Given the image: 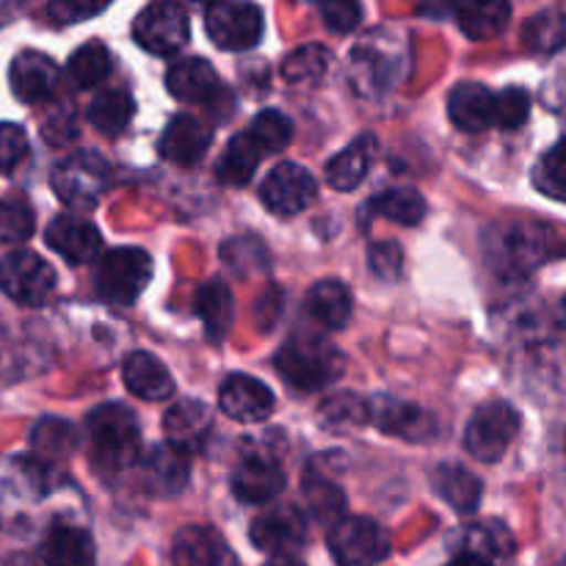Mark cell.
<instances>
[{
	"label": "cell",
	"mask_w": 566,
	"mask_h": 566,
	"mask_svg": "<svg viewBox=\"0 0 566 566\" xmlns=\"http://www.w3.org/2000/svg\"><path fill=\"white\" fill-rule=\"evenodd\" d=\"M86 440L92 468L103 479L125 473L142 462V431L136 415L122 403H103L86 418Z\"/></svg>",
	"instance_id": "6da1fadb"
},
{
	"label": "cell",
	"mask_w": 566,
	"mask_h": 566,
	"mask_svg": "<svg viewBox=\"0 0 566 566\" xmlns=\"http://www.w3.org/2000/svg\"><path fill=\"white\" fill-rule=\"evenodd\" d=\"M274 365L287 385L304 392H315L340 379L343 370H346V357L324 335L296 332L280 348Z\"/></svg>",
	"instance_id": "7a4b0ae2"
},
{
	"label": "cell",
	"mask_w": 566,
	"mask_h": 566,
	"mask_svg": "<svg viewBox=\"0 0 566 566\" xmlns=\"http://www.w3.org/2000/svg\"><path fill=\"white\" fill-rule=\"evenodd\" d=\"M111 175L114 171L103 155L81 149V153L70 155L55 166L53 175H50V186H53L55 197L70 208L92 210L97 208L99 197L108 191Z\"/></svg>",
	"instance_id": "3957f363"
},
{
	"label": "cell",
	"mask_w": 566,
	"mask_h": 566,
	"mask_svg": "<svg viewBox=\"0 0 566 566\" xmlns=\"http://www.w3.org/2000/svg\"><path fill=\"white\" fill-rule=\"evenodd\" d=\"M153 280V260L144 249L119 247L105 252L94 269V287L105 302L133 304Z\"/></svg>",
	"instance_id": "277c9868"
},
{
	"label": "cell",
	"mask_w": 566,
	"mask_h": 566,
	"mask_svg": "<svg viewBox=\"0 0 566 566\" xmlns=\"http://www.w3.org/2000/svg\"><path fill=\"white\" fill-rule=\"evenodd\" d=\"M486 254L497 274L520 280L547 258V235L542 227L534 224L495 227L486 241Z\"/></svg>",
	"instance_id": "5b68a950"
},
{
	"label": "cell",
	"mask_w": 566,
	"mask_h": 566,
	"mask_svg": "<svg viewBox=\"0 0 566 566\" xmlns=\"http://www.w3.org/2000/svg\"><path fill=\"white\" fill-rule=\"evenodd\" d=\"M520 431V412L506 401H490L470 418L464 431V448L484 464H495L506 457L509 446Z\"/></svg>",
	"instance_id": "8992f818"
},
{
	"label": "cell",
	"mask_w": 566,
	"mask_h": 566,
	"mask_svg": "<svg viewBox=\"0 0 566 566\" xmlns=\"http://www.w3.org/2000/svg\"><path fill=\"white\" fill-rule=\"evenodd\" d=\"M0 291L17 304L39 307L55 291V271L36 252L17 249L0 260Z\"/></svg>",
	"instance_id": "52a82bcc"
},
{
	"label": "cell",
	"mask_w": 566,
	"mask_h": 566,
	"mask_svg": "<svg viewBox=\"0 0 566 566\" xmlns=\"http://www.w3.org/2000/svg\"><path fill=\"white\" fill-rule=\"evenodd\" d=\"M329 551L337 566H376L390 556V536L368 517H346L332 525Z\"/></svg>",
	"instance_id": "ba28073f"
},
{
	"label": "cell",
	"mask_w": 566,
	"mask_h": 566,
	"mask_svg": "<svg viewBox=\"0 0 566 566\" xmlns=\"http://www.w3.org/2000/svg\"><path fill=\"white\" fill-rule=\"evenodd\" d=\"M285 490V470L269 446H247L232 470V492L249 506H263Z\"/></svg>",
	"instance_id": "9c48e42d"
},
{
	"label": "cell",
	"mask_w": 566,
	"mask_h": 566,
	"mask_svg": "<svg viewBox=\"0 0 566 566\" xmlns=\"http://www.w3.org/2000/svg\"><path fill=\"white\" fill-rule=\"evenodd\" d=\"M191 36L188 11L177 3H153L133 22V39L153 55H175Z\"/></svg>",
	"instance_id": "30bf717a"
},
{
	"label": "cell",
	"mask_w": 566,
	"mask_h": 566,
	"mask_svg": "<svg viewBox=\"0 0 566 566\" xmlns=\"http://www.w3.org/2000/svg\"><path fill=\"white\" fill-rule=\"evenodd\" d=\"M249 539L258 551L271 553L274 558H293V553L307 545V520L293 506L269 509L254 517Z\"/></svg>",
	"instance_id": "8fae6325"
},
{
	"label": "cell",
	"mask_w": 566,
	"mask_h": 566,
	"mask_svg": "<svg viewBox=\"0 0 566 566\" xmlns=\"http://www.w3.org/2000/svg\"><path fill=\"white\" fill-rule=\"evenodd\" d=\"M205 28L221 50H252L263 36V11L254 3H213Z\"/></svg>",
	"instance_id": "7c38bea8"
},
{
	"label": "cell",
	"mask_w": 566,
	"mask_h": 566,
	"mask_svg": "<svg viewBox=\"0 0 566 566\" xmlns=\"http://www.w3.org/2000/svg\"><path fill=\"white\" fill-rule=\"evenodd\" d=\"M318 197V182L304 166L280 164L269 171L260 199L274 216H296L313 205Z\"/></svg>",
	"instance_id": "4fadbf2b"
},
{
	"label": "cell",
	"mask_w": 566,
	"mask_h": 566,
	"mask_svg": "<svg viewBox=\"0 0 566 566\" xmlns=\"http://www.w3.org/2000/svg\"><path fill=\"white\" fill-rule=\"evenodd\" d=\"M370 423L376 429H381L390 437H401L409 442H429L434 440L440 426H437L434 415H429L426 409L415 407V403L398 401L390 396H376L368 403Z\"/></svg>",
	"instance_id": "5bb4252c"
},
{
	"label": "cell",
	"mask_w": 566,
	"mask_h": 566,
	"mask_svg": "<svg viewBox=\"0 0 566 566\" xmlns=\"http://www.w3.org/2000/svg\"><path fill=\"white\" fill-rule=\"evenodd\" d=\"M219 407L238 423H263L274 412V392L249 374H232L221 381Z\"/></svg>",
	"instance_id": "9a60e30c"
},
{
	"label": "cell",
	"mask_w": 566,
	"mask_h": 566,
	"mask_svg": "<svg viewBox=\"0 0 566 566\" xmlns=\"http://www.w3.org/2000/svg\"><path fill=\"white\" fill-rule=\"evenodd\" d=\"M210 431H213V412L208 403L193 401V398L177 401L164 418L166 446L175 448L182 457H193L202 451Z\"/></svg>",
	"instance_id": "2e32d148"
},
{
	"label": "cell",
	"mask_w": 566,
	"mask_h": 566,
	"mask_svg": "<svg viewBox=\"0 0 566 566\" xmlns=\"http://www.w3.org/2000/svg\"><path fill=\"white\" fill-rule=\"evenodd\" d=\"M175 566H241L232 547L219 531L208 525H186L171 542Z\"/></svg>",
	"instance_id": "e0dca14e"
},
{
	"label": "cell",
	"mask_w": 566,
	"mask_h": 566,
	"mask_svg": "<svg viewBox=\"0 0 566 566\" xmlns=\"http://www.w3.org/2000/svg\"><path fill=\"white\" fill-rule=\"evenodd\" d=\"M59 66L39 50H22L9 66L11 92L22 103H44L59 88Z\"/></svg>",
	"instance_id": "ac0fdd59"
},
{
	"label": "cell",
	"mask_w": 566,
	"mask_h": 566,
	"mask_svg": "<svg viewBox=\"0 0 566 566\" xmlns=\"http://www.w3.org/2000/svg\"><path fill=\"white\" fill-rule=\"evenodd\" d=\"M44 241L55 254L72 265H86L97 258L103 238H99L97 227L88 221L75 219V216H55L44 230Z\"/></svg>",
	"instance_id": "d6986e66"
},
{
	"label": "cell",
	"mask_w": 566,
	"mask_h": 566,
	"mask_svg": "<svg viewBox=\"0 0 566 566\" xmlns=\"http://www.w3.org/2000/svg\"><path fill=\"white\" fill-rule=\"evenodd\" d=\"M210 142H213V136H210L208 125H202L197 116L180 114L166 125L158 149L169 164L193 166L205 158Z\"/></svg>",
	"instance_id": "ffe728a7"
},
{
	"label": "cell",
	"mask_w": 566,
	"mask_h": 566,
	"mask_svg": "<svg viewBox=\"0 0 566 566\" xmlns=\"http://www.w3.org/2000/svg\"><path fill=\"white\" fill-rule=\"evenodd\" d=\"M448 116L464 133L495 127V94L481 83H459L448 97Z\"/></svg>",
	"instance_id": "44dd1931"
},
{
	"label": "cell",
	"mask_w": 566,
	"mask_h": 566,
	"mask_svg": "<svg viewBox=\"0 0 566 566\" xmlns=\"http://www.w3.org/2000/svg\"><path fill=\"white\" fill-rule=\"evenodd\" d=\"M219 75L205 59H177L166 72V88L180 103H208L219 94Z\"/></svg>",
	"instance_id": "7402d4cb"
},
{
	"label": "cell",
	"mask_w": 566,
	"mask_h": 566,
	"mask_svg": "<svg viewBox=\"0 0 566 566\" xmlns=\"http://www.w3.org/2000/svg\"><path fill=\"white\" fill-rule=\"evenodd\" d=\"M398 55L385 53V48L374 42V36L365 39L352 55V83L359 94H376L390 88L396 77Z\"/></svg>",
	"instance_id": "603a6c76"
},
{
	"label": "cell",
	"mask_w": 566,
	"mask_h": 566,
	"mask_svg": "<svg viewBox=\"0 0 566 566\" xmlns=\"http://www.w3.org/2000/svg\"><path fill=\"white\" fill-rule=\"evenodd\" d=\"M122 379H125L127 390L142 401H166L175 392V381H171L166 365L147 352H136L125 359Z\"/></svg>",
	"instance_id": "cb8c5ba5"
},
{
	"label": "cell",
	"mask_w": 566,
	"mask_h": 566,
	"mask_svg": "<svg viewBox=\"0 0 566 566\" xmlns=\"http://www.w3.org/2000/svg\"><path fill=\"white\" fill-rule=\"evenodd\" d=\"M138 468H142L144 486H147L153 495H177V492H182V486L188 484L186 457L169 446H158L153 448V451L144 453Z\"/></svg>",
	"instance_id": "d4e9b609"
},
{
	"label": "cell",
	"mask_w": 566,
	"mask_h": 566,
	"mask_svg": "<svg viewBox=\"0 0 566 566\" xmlns=\"http://www.w3.org/2000/svg\"><path fill=\"white\" fill-rule=\"evenodd\" d=\"M44 566H94V539L88 531L55 523L42 542Z\"/></svg>",
	"instance_id": "484cf974"
},
{
	"label": "cell",
	"mask_w": 566,
	"mask_h": 566,
	"mask_svg": "<svg viewBox=\"0 0 566 566\" xmlns=\"http://www.w3.org/2000/svg\"><path fill=\"white\" fill-rule=\"evenodd\" d=\"M304 307H307V315L315 324L324 326V329L329 332H337L348 324V318H352L354 298L340 280H321L315 282L313 291L307 293Z\"/></svg>",
	"instance_id": "4316f807"
},
{
	"label": "cell",
	"mask_w": 566,
	"mask_h": 566,
	"mask_svg": "<svg viewBox=\"0 0 566 566\" xmlns=\"http://www.w3.org/2000/svg\"><path fill=\"white\" fill-rule=\"evenodd\" d=\"M434 492L459 514H473L479 509L481 495H484V484L479 475L470 473L462 464H440L434 470Z\"/></svg>",
	"instance_id": "83f0119b"
},
{
	"label": "cell",
	"mask_w": 566,
	"mask_h": 566,
	"mask_svg": "<svg viewBox=\"0 0 566 566\" xmlns=\"http://www.w3.org/2000/svg\"><path fill=\"white\" fill-rule=\"evenodd\" d=\"M374 136H363L326 164V182L335 191H354L374 164Z\"/></svg>",
	"instance_id": "f1b7e54d"
},
{
	"label": "cell",
	"mask_w": 566,
	"mask_h": 566,
	"mask_svg": "<svg viewBox=\"0 0 566 566\" xmlns=\"http://www.w3.org/2000/svg\"><path fill=\"white\" fill-rule=\"evenodd\" d=\"M459 551L475 553V556L486 558V562L495 566H509V562L514 558V539L506 525L497 523V520H484V523L464 528Z\"/></svg>",
	"instance_id": "f546056e"
},
{
	"label": "cell",
	"mask_w": 566,
	"mask_h": 566,
	"mask_svg": "<svg viewBox=\"0 0 566 566\" xmlns=\"http://www.w3.org/2000/svg\"><path fill=\"white\" fill-rule=\"evenodd\" d=\"M197 315L208 329L210 340H224L235 318V302L224 282L210 280L197 291Z\"/></svg>",
	"instance_id": "4dcf8cb0"
},
{
	"label": "cell",
	"mask_w": 566,
	"mask_h": 566,
	"mask_svg": "<svg viewBox=\"0 0 566 566\" xmlns=\"http://www.w3.org/2000/svg\"><path fill=\"white\" fill-rule=\"evenodd\" d=\"M260 158H265V155L260 153L254 138L249 136V133H238V136L224 147V155H221L219 166H216V177H219V182H224V186H247L254 177V171H258Z\"/></svg>",
	"instance_id": "1f68e13d"
},
{
	"label": "cell",
	"mask_w": 566,
	"mask_h": 566,
	"mask_svg": "<svg viewBox=\"0 0 566 566\" xmlns=\"http://www.w3.org/2000/svg\"><path fill=\"white\" fill-rule=\"evenodd\" d=\"M133 111H136V103L125 88H103L88 105V122L105 136H119L130 125Z\"/></svg>",
	"instance_id": "d6a6232c"
},
{
	"label": "cell",
	"mask_w": 566,
	"mask_h": 566,
	"mask_svg": "<svg viewBox=\"0 0 566 566\" xmlns=\"http://www.w3.org/2000/svg\"><path fill=\"white\" fill-rule=\"evenodd\" d=\"M509 17H512L509 3H473L457 11L459 28L464 31V36L475 39V42L495 39L506 28Z\"/></svg>",
	"instance_id": "836d02e7"
},
{
	"label": "cell",
	"mask_w": 566,
	"mask_h": 566,
	"mask_svg": "<svg viewBox=\"0 0 566 566\" xmlns=\"http://www.w3.org/2000/svg\"><path fill=\"white\" fill-rule=\"evenodd\" d=\"M332 66V53L324 44L313 42L296 48L291 55H285L282 61V77L293 86H304V83H315L329 72Z\"/></svg>",
	"instance_id": "e575fe53"
},
{
	"label": "cell",
	"mask_w": 566,
	"mask_h": 566,
	"mask_svg": "<svg viewBox=\"0 0 566 566\" xmlns=\"http://www.w3.org/2000/svg\"><path fill=\"white\" fill-rule=\"evenodd\" d=\"M66 70H70V77L75 81L77 88H94L108 77L111 53L105 50L103 42L92 39V42L81 44V48L70 55Z\"/></svg>",
	"instance_id": "d590c367"
},
{
	"label": "cell",
	"mask_w": 566,
	"mask_h": 566,
	"mask_svg": "<svg viewBox=\"0 0 566 566\" xmlns=\"http://www.w3.org/2000/svg\"><path fill=\"white\" fill-rule=\"evenodd\" d=\"M370 210H374L376 216H385V219L396 221V224L412 227L423 221L426 199L420 197L415 188H390V191L379 193V197L370 202Z\"/></svg>",
	"instance_id": "8d00e7d4"
},
{
	"label": "cell",
	"mask_w": 566,
	"mask_h": 566,
	"mask_svg": "<svg viewBox=\"0 0 566 566\" xmlns=\"http://www.w3.org/2000/svg\"><path fill=\"white\" fill-rule=\"evenodd\" d=\"M304 497H307V506L313 509L315 517L321 523H329V520H337L343 514V490L329 479V475L321 473L318 468H310L304 473Z\"/></svg>",
	"instance_id": "74e56055"
},
{
	"label": "cell",
	"mask_w": 566,
	"mask_h": 566,
	"mask_svg": "<svg viewBox=\"0 0 566 566\" xmlns=\"http://www.w3.org/2000/svg\"><path fill=\"white\" fill-rule=\"evenodd\" d=\"M525 48L534 53H556L566 44V14L562 11H542L531 17L523 31Z\"/></svg>",
	"instance_id": "f35d334b"
},
{
	"label": "cell",
	"mask_w": 566,
	"mask_h": 566,
	"mask_svg": "<svg viewBox=\"0 0 566 566\" xmlns=\"http://www.w3.org/2000/svg\"><path fill=\"white\" fill-rule=\"evenodd\" d=\"M318 418L324 429H335V431L357 429V426L370 423L368 403H365L359 396H354V392H340V396L321 403Z\"/></svg>",
	"instance_id": "ab89813d"
},
{
	"label": "cell",
	"mask_w": 566,
	"mask_h": 566,
	"mask_svg": "<svg viewBox=\"0 0 566 566\" xmlns=\"http://www.w3.org/2000/svg\"><path fill=\"white\" fill-rule=\"evenodd\" d=\"M36 216L31 202L20 193L0 199V243H25L33 235Z\"/></svg>",
	"instance_id": "60d3db41"
},
{
	"label": "cell",
	"mask_w": 566,
	"mask_h": 566,
	"mask_svg": "<svg viewBox=\"0 0 566 566\" xmlns=\"http://www.w3.org/2000/svg\"><path fill=\"white\" fill-rule=\"evenodd\" d=\"M247 133L254 138L260 153L276 155L291 144L293 125L285 114H280V111H260V114L252 119V125H249Z\"/></svg>",
	"instance_id": "b9f144b4"
},
{
	"label": "cell",
	"mask_w": 566,
	"mask_h": 566,
	"mask_svg": "<svg viewBox=\"0 0 566 566\" xmlns=\"http://www.w3.org/2000/svg\"><path fill=\"white\" fill-rule=\"evenodd\" d=\"M534 186L545 197L566 202V138L547 149L534 169Z\"/></svg>",
	"instance_id": "7bdbcfd3"
},
{
	"label": "cell",
	"mask_w": 566,
	"mask_h": 566,
	"mask_svg": "<svg viewBox=\"0 0 566 566\" xmlns=\"http://www.w3.org/2000/svg\"><path fill=\"white\" fill-rule=\"evenodd\" d=\"M531 97L525 88L509 86L501 94H495V127L503 130H517L528 122Z\"/></svg>",
	"instance_id": "ee69618b"
},
{
	"label": "cell",
	"mask_w": 566,
	"mask_h": 566,
	"mask_svg": "<svg viewBox=\"0 0 566 566\" xmlns=\"http://www.w3.org/2000/svg\"><path fill=\"white\" fill-rule=\"evenodd\" d=\"M75 446V434H72L70 426L64 420L48 418L36 426L33 431V448H36L42 457H50V453H66Z\"/></svg>",
	"instance_id": "f6af8a7d"
},
{
	"label": "cell",
	"mask_w": 566,
	"mask_h": 566,
	"mask_svg": "<svg viewBox=\"0 0 566 566\" xmlns=\"http://www.w3.org/2000/svg\"><path fill=\"white\" fill-rule=\"evenodd\" d=\"M28 155V138L20 125L0 122V171H11Z\"/></svg>",
	"instance_id": "bcb514c9"
},
{
	"label": "cell",
	"mask_w": 566,
	"mask_h": 566,
	"mask_svg": "<svg viewBox=\"0 0 566 566\" xmlns=\"http://www.w3.org/2000/svg\"><path fill=\"white\" fill-rule=\"evenodd\" d=\"M318 14L324 25L335 33H348L363 22V6L343 3V0H332V3H321Z\"/></svg>",
	"instance_id": "7dc6e473"
},
{
	"label": "cell",
	"mask_w": 566,
	"mask_h": 566,
	"mask_svg": "<svg viewBox=\"0 0 566 566\" xmlns=\"http://www.w3.org/2000/svg\"><path fill=\"white\" fill-rule=\"evenodd\" d=\"M368 263L376 276H381V280H396V276L401 274V263H403L401 247L392 241L374 243L368 252Z\"/></svg>",
	"instance_id": "c3c4849f"
},
{
	"label": "cell",
	"mask_w": 566,
	"mask_h": 566,
	"mask_svg": "<svg viewBox=\"0 0 566 566\" xmlns=\"http://www.w3.org/2000/svg\"><path fill=\"white\" fill-rule=\"evenodd\" d=\"M99 11H105L103 3L88 6V3H72V0H64V3H50L48 6V14L53 17L55 22H61V25H72V22L88 20V17L99 14Z\"/></svg>",
	"instance_id": "681fc988"
},
{
	"label": "cell",
	"mask_w": 566,
	"mask_h": 566,
	"mask_svg": "<svg viewBox=\"0 0 566 566\" xmlns=\"http://www.w3.org/2000/svg\"><path fill=\"white\" fill-rule=\"evenodd\" d=\"M42 133L50 144L61 147V144L72 142V138L77 136V125L75 119H72L70 111H55V114L42 125Z\"/></svg>",
	"instance_id": "f907efd6"
},
{
	"label": "cell",
	"mask_w": 566,
	"mask_h": 566,
	"mask_svg": "<svg viewBox=\"0 0 566 566\" xmlns=\"http://www.w3.org/2000/svg\"><path fill=\"white\" fill-rule=\"evenodd\" d=\"M545 103L551 105V108L556 111L558 116H564V119H566V72H564V75H558L556 81L547 83Z\"/></svg>",
	"instance_id": "816d5d0a"
},
{
	"label": "cell",
	"mask_w": 566,
	"mask_h": 566,
	"mask_svg": "<svg viewBox=\"0 0 566 566\" xmlns=\"http://www.w3.org/2000/svg\"><path fill=\"white\" fill-rule=\"evenodd\" d=\"M448 566H495V564H490V562H486V558L475 556V553L459 551L457 556H453L451 562H448Z\"/></svg>",
	"instance_id": "f5cc1de1"
},
{
	"label": "cell",
	"mask_w": 566,
	"mask_h": 566,
	"mask_svg": "<svg viewBox=\"0 0 566 566\" xmlns=\"http://www.w3.org/2000/svg\"><path fill=\"white\" fill-rule=\"evenodd\" d=\"M265 566H304V564L296 562V558H271Z\"/></svg>",
	"instance_id": "db71d44e"
},
{
	"label": "cell",
	"mask_w": 566,
	"mask_h": 566,
	"mask_svg": "<svg viewBox=\"0 0 566 566\" xmlns=\"http://www.w3.org/2000/svg\"><path fill=\"white\" fill-rule=\"evenodd\" d=\"M6 566H33L31 562H28L25 556H14L11 562H6Z\"/></svg>",
	"instance_id": "11a10c76"
},
{
	"label": "cell",
	"mask_w": 566,
	"mask_h": 566,
	"mask_svg": "<svg viewBox=\"0 0 566 566\" xmlns=\"http://www.w3.org/2000/svg\"><path fill=\"white\" fill-rule=\"evenodd\" d=\"M558 321H562V326H564V332H566V298L562 302V310H558Z\"/></svg>",
	"instance_id": "9f6ffc18"
},
{
	"label": "cell",
	"mask_w": 566,
	"mask_h": 566,
	"mask_svg": "<svg viewBox=\"0 0 566 566\" xmlns=\"http://www.w3.org/2000/svg\"><path fill=\"white\" fill-rule=\"evenodd\" d=\"M556 566H566V558H564V562H562V564H556Z\"/></svg>",
	"instance_id": "6f0895ef"
}]
</instances>
